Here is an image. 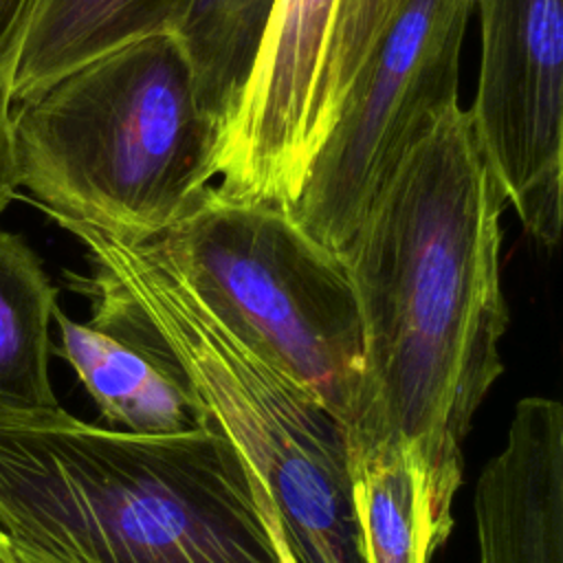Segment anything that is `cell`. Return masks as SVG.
Segmentation results:
<instances>
[{
  "label": "cell",
  "instance_id": "6da1fadb",
  "mask_svg": "<svg viewBox=\"0 0 563 563\" xmlns=\"http://www.w3.org/2000/svg\"><path fill=\"white\" fill-rule=\"evenodd\" d=\"M504 209L457 101L405 156L339 251L363 328L352 466L409 453L424 475L440 548L453 530L464 440L504 372Z\"/></svg>",
  "mask_w": 563,
  "mask_h": 563
},
{
  "label": "cell",
  "instance_id": "7a4b0ae2",
  "mask_svg": "<svg viewBox=\"0 0 563 563\" xmlns=\"http://www.w3.org/2000/svg\"><path fill=\"white\" fill-rule=\"evenodd\" d=\"M0 532L48 563H279L251 468L209 416L139 435L62 405L0 409Z\"/></svg>",
  "mask_w": 563,
  "mask_h": 563
},
{
  "label": "cell",
  "instance_id": "3957f363",
  "mask_svg": "<svg viewBox=\"0 0 563 563\" xmlns=\"http://www.w3.org/2000/svg\"><path fill=\"white\" fill-rule=\"evenodd\" d=\"M220 130L200 110L178 40L123 44L13 103L18 185L48 220L128 244L187 218L216 178Z\"/></svg>",
  "mask_w": 563,
  "mask_h": 563
},
{
  "label": "cell",
  "instance_id": "277c9868",
  "mask_svg": "<svg viewBox=\"0 0 563 563\" xmlns=\"http://www.w3.org/2000/svg\"><path fill=\"white\" fill-rule=\"evenodd\" d=\"M59 229L147 314L202 411L268 493L295 563H367L343 424L222 325L154 240L128 244L75 222Z\"/></svg>",
  "mask_w": 563,
  "mask_h": 563
},
{
  "label": "cell",
  "instance_id": "5b68a950",
  "mask_svg": "<svg viewBox=\"0 0 563 563\" xmlns=\"http://www.w3.org/2000/svg\"><path fill=\"white\" fill-rule=\"evenodd\" d=\"M205 308L306 387L345 429L363 380V328L347 271L282 202L211 187L154 240Z\"/></svg>",
  "mask_w": 563,
  "mask_h": 563
},
{
  "label": "cell",
  "instance_id": "8992f818",
  "mask_svg": "<svg viewBox=\"0 0 563 563\" xmlns=\"http://www.w3.org/2000/svg\"><path fill=\"white\" fill-rule=\"evenodd\" d=\"M473 9L475 0H409L345 92L290 207L334 253L405 156L457 103Z\"/></svg>",
  "mask_w": 563,
  "mask_h": 563
},
{
  "label": "cell",
  "instance_id": "52a82bcc",
  "mask_svg": "<svg viewBox=\"0 0 563 563\" xmlns=\"http://www.w3.org/2000/svg\"><path fill=\"white\" fill-rule=\"evenodd\" d=\"M479 77L468 114L521 229L554 246L563 224V4L475 0Z\"/></svg>",
  "mask_w": 563,
  "mask_h": 563
},
{
  "label": "cell",
  "instance_id": "ba28073f",
  "mask_svg": "<svg viewBox=\"0 0 563 563\" xmlns=\"http://www.w3.org/2000/svg\"><path fill=\"white\" fill-rule=\"evenodd\" d=\"M339 0H277L216 154V191L292 207L314 156L319 73Z\"/></svg>",
  "mask_w": 563,
  "mask_h": 563
},
{
  "label": "cell",
  "instance_id": "9c48e42d",
  "mask_svg": "<svg viewBox=\"0 0 563 563\" xmlns=\"http://www.w3.org/2000/svg\"><path fill=\"white\" fill-rule=\"evenodd\" d=\"M64 277L88 299L90 319L75 321L57 306L53 354L73 367L103 424L139 435L202 429L207 413L196 391L132 295L95 264L90 275L66 271Z\"/></svg>",
  "mask_w": 563,
  "mask_h": 563
},
{
  "label": "cell",
  "instance_id": "30bf717a",
  "mask_svg": "<svg viewBox=\"0 0 563 563\" xmlns=\"http://www.w3.org/2000/svg\"><path fill=\"white\" fill-rule=\"evenodd\" d=\"M479 563H563V405L526 396L473 495Z\"/></svg>",
  "mask_w": 563,
  "mask_h": 563
},
{
  "label": "cell",
  "instance_id": "8fae6325",
  "mask_svg": "<svg viewBox=\"0 0 563 563\" xmlns=\"http://www.w3.org/2000/svg\"><path fill=\"white\" fill-rule=\"evenodd\" d=\"M180 2L31 0L13 64V103L123 44L169 31Z\"/></svg>",
  "mask_w": 563,
  "mask_h": 563
},
{
  "label": "cell",
  "instance_id": "7c38bea8",
  "mask_svg": "<svg viewBox=\"0 0 563 563\" xmlns=\"http://www.w3.org/2000/svg\"><path fill=\"white\" fill-rule=\"evenodd\" d=\"M57 297L33 246L0 224V409L59 405L51 383Z\"/></svg>",
  "mask_w": 563,
  "mask_h": 563
},
{
  "label": "cell",
  "instance_id": "4fadbf2b",
  "mask_svg": "<svg viewBox=\"0 0 563 563\" xmlns=\"http://www.w3.org/2000/svg\"><path fill=\"white\" fill-rule=\"evenodd\" d=\"M277 0H183L169 26L187 59L200 110L220 136L255 68Z\"/></svg>",
  "mask_w": 563,
  "mask_h": 563
},
{
  "label": "cell",
  "instance_id": "5bb4252c",
  "mask_svg": "<svg viewBox=\"0 0 563 563\" xmlns=\"http://www.w3.org/2000/svg\"><path fill=\"white\" fill-rule=\"evenodd\" d=\"M367 563H431L440 550L420 464L409 453L372 455L352 468Z\"/></svg>",
  "mask_w": 563,
  "mask_h": 563
},
{
  "label": "cell",
  "instance_id": "9a60e30c",
  "mask_svg": "<svg viewBox=\"0 0 563 563\" xmlns=\"http://www.w3.org/2000/svg\"><path fill=\"white\" fill-rule=\"evenodd\" d=\"M409 0H339L314 97V152L334 123L336 110L391 22Z\"/></svg>",
  "mask_w": 563,
  "mask_h": 563
},
{
  "label": "cell",
  "instance_id": "2e32d148",
  "mask_svg": "<svg viewBox=\"0 0 563 563\" xmlns=\"http://www.w3.org/2000/svg\"><path fill=\"white\" fill-rule=\"evenodd\" d=\"M31 0H0V213L20 198L13 150L11 79L20 31Z\"/></svg>",
  "mask_w": 563,
  "mask_h": 563
},
{
  "label": "cell",
  "instance_id": "e0dca14e",
  "mask_svg": "<svg viewBox=\"0 0 563 563\" xmlns=\"http://www.w3.org/2000/svg\"><path fill=\"white\" fill-rule=\"evenodd\" d=\"M15 554V559H18V563H48V561H44V559H37V556H31V554H22V552H13Z\"/></svg>",
  "mask_w": 563,
  "mask_h": 563
},
{
  "label": "cell",
  "instance_id": "ac0fdd59",
  "mask_svg": "<svg viewBox=\"0 0 563 563\" xmlns=\"http://www.w3.org/2000/svg\"><path fill=\"white\" fill-rule=\"evenodd\" d=\"M0 541H7V543H9V539H7L2 532H0Z\"/></svg>",
  "mask_w": 563,
  "mask_h": 563
}]
</instances>
